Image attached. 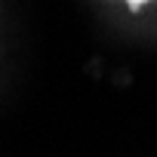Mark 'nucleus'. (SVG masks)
I'll return each mask as SVG.
<instances>
[{
    "label": "nucleus",
    "instance_id": "obj_1",
    "mask_svg": "<svg viewBox=\"0 0 157 157\" xmlns=\"http://www.w3.org/2000/svg\"><path fill=\"white\" fill-rule=\"evenodd\" d=\"M126 3H129V10H139V6H145V3H148V0H126Z\"/></svg>",
    "mask_w": 157,
    "mask_h": 157
}]
</instances>
